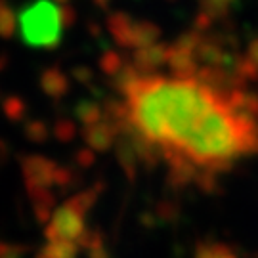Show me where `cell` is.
<instances>
[{
    "mask_svg": "<svg viewBox=\"0 0 258 258\" xmlns=\"http://www.w3.org/2000/svg\"><path fill=\"white\" fill-rule=\"evenodd\" d=\"M117 128L140 161L224 172L258 153V100L191 59L170 73L128 71L119 81Z\"/></svg>",
    "mask_w": 258,
    "mask_h": 258,
    "instance_id": "1",
    "label": "cell"
},
{
    "mask_svg": "<svg viewBox=\"0 0 258 258\" xmlns=\"http://www.w3.org/2000/svg\"><path fill=\"white\" fill-rule=\"evenodd\" d=\"M19 25H21V35L29 44L38 48H50L54 46L61 35L63 19L55 4L42 0L23 10Z\"/></svg>",
    "mask_w": 258,
    "mask_h": 258,
    "instance_id": "2",
    "label": "cell"
},
{
    "mask_svg": "<svg viewBox=\"0 0 258 258\" xmlns=\"http://www.w3.org/2000/svg\"><path fill=\"white\" fill-rule=\"evenodd\" d=\"M194 258H237V254L224 243L216 241H201L195 247Z\"/></svg>",
    "mask_w": 258,
    "mask_h": 258,
    "instance_id": "3",
    "label": "cell"
},
{
    "mask_svg": "<svg viewBox=\"0 0 258 258\" xmlns=\"http://www.w3.org/2000/svg\"><path fill=\"white\" fill-rule=\"evenodd\" d=\"M212 2H216V4H224V2H230V0H212Z\"/></svg>",
    "mask_w": 258,
    "mask_h": 258,
    "instance_id": "4",
    "label": "cell"
}]
</instances>
